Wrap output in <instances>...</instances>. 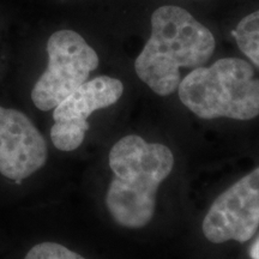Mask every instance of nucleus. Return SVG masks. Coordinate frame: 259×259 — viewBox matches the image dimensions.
<instances>
[{
  "mask_svg": "<svg viewBox=\"0 0 259 259\" xmlns=\"http://www.w3.org/2000/svg\"><path fill=\"white\" fill-rule=\"evenodd\" d=\"M215 51V37L208 28L179 6H161L151 16V35L136 58L139 79L160 96L178 90L180 69H197Z\"/></svg>",
  "mask_w": 259,
  "mask_h": 259,
  "instance_id": "nucleus-1",
  "label": "nucleus"
},
{
  "mask_svg": "<svg viewBox=\"0 0 259 259\" xmlns=\"http://www.w3.org/2000/svg\"><path fill=\"white\" fill-rule=\"evenodd\" d=\"M108 162L114 178L106 193L107 210L119 226L143 228L154 218L158 187L173 170V153L131 135L113 145Z\"/></svg>",
  "mask_w": 259,
  "mask_h": 259,
  "instance_id": "nucleus-2",
  "label": "nucleus"
},
{
  "mask_svg": "<svg viewBox=\"0 0 259 259\" xmlns=\"http://www.w3.org/2000/svg\"><path fill=\"white\" fill-rule=\"evenodd\" d=\"M183 105L202 119L251 120L259 115V79L247 61L223 58L197 67L178 87Z\"/></svg>",
  "mask_w": 259,
  "mask_h": 259,
  "instance_id": "nucleus-3",
  "label": "nucleus"
},
{
  "mask_svg": "<svg viewBox=\"0 0 259 259\" xmlns=\"http://www.w3.org/2000/svg\"><path fill=\"white\" fill-rule=\"evenodd\" d=\"M48 65L31 90L40 111H51L88 80L99 66V56L78 32L63 29L47 42Z\"/></svg>",
  "mask_w": 259,
  "mask_h": 259,
  "instance_id": "nucleus-4",
  "label": "nucleus"
},
{
  "mask_svg": "<svg viewBox=\"0 0 259 259\" xmlns=\"http://www.w3.org/2000/svg\"><path fill=\"white\" fill-rule=\"evenodd\" d=\"M122 93L121 80L108 76L96 77L78 87L54 108L51 128L54 147L61 151H73L80 147L89 130V116L114 105Z\"/></svg>",
  "mask_w": 259,
  "mask_h": 259,
  "instance_id": "nucleus-5",
  "label": "nucleus"
},
{
  "mask_svg": "<svg viewBox=\"0 0 259 259\" xmlns=\"http://www.w3.org/2000/svg\"><path fill=\"white\" fill-rule=\"evenodd\" d=\"M259 227V167L216 198L203 220V233L213 244L248 241Z\"/></svg>",
  "mask_w": 259,
  "mask_h": 259,
  "instance_id": "nucleus-6",
  "label": "nucleus"
},
{
  "mask_svg": "<svg viewBox=\"0 0 259 259\" xmlns=\"http://www.w3.org/2000/svg\"><path fill=\"white\" fill-rule=\"evenodd\" d=\"M47 143L24 113L0 106V174L27 179L47 161Z\"/></svg>",
  "mask_w": 259,
  "mask_h": 259,
  "instance_id": "nucleus-7",
  "label": "nucleus"
},
{
  "mask_svg": "<svg viewBox=\"0 0 259 259\" xmlns=\"http://www.w3.org/2000/svg\"><path fill=\"white\" fill-rule=\"evenodd\" d=\"M232 34L242 53L259 67V10L242 18Z\"/></svg>",
  "mask_w": 259,
  "mask_h": 259,
  "instance_id": "nucleus-8",
  "label": "nucleus"
},
{
  "mask_svg": "<svg viewBox=\"0 0 259 259\" xmlns=\"http://www.w3.org/2000/svg\"><path fill=\"white\" fill-rule=\"evenodd\" d=\"M24 259H85L57 242H41L28 252Z\"/></svg>",
  "mask_w": 259,
  "mask_h": 259,
  "instance_id": "nucleus-9",
  "label": "nucleus"
},
{
  "mask_svg": "<svg viewBox=\"0 0 259 259\" xmlns=\"http://www.w3.org/2000/svg\"><path fill=\"white\" fill-rule=\"evenodd\" d=\"M250 257L252 259H259V238L253 242L250 248Z\"/></svg>",
  "mask_w": 259,
  "mask_h": 259,
  "instance_id": "nucleus-10",
  "label": "nucleus"
}]
</instances>
